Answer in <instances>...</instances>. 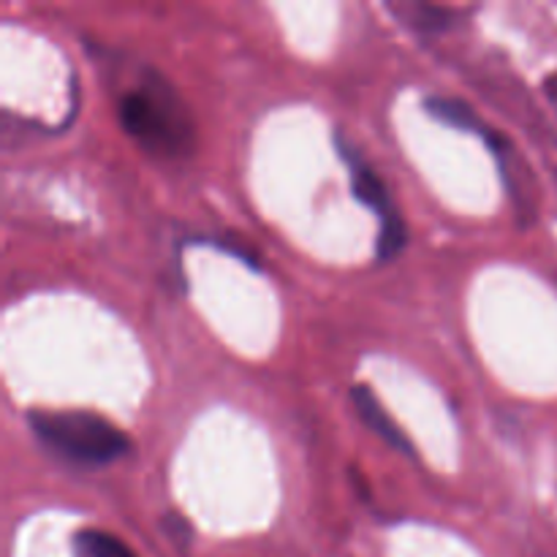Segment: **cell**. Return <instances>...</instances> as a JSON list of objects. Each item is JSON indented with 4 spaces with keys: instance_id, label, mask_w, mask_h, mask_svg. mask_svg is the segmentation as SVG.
Masks as SVG:
<instances>
[{
    "instance_id": "obj_1",
    "label": "cell",
    "mask_w": 557,
    "mask_h": 557,
    "mask_svg": "<svg viewBox=\"0 0 557 557\" xmlns=\"http://www.w3.org/2000/svg\"><path fill=\"white\" fill-rule=\"evenodd\" d=\"M120 123L150 152L188 156L194 150V120L158 71H145L139 85L120 98Z\"/></svg>"
},
{
    "instance_id": "obj_2",
    "label": "cell",
    "mask_w": 557,
    "mask_h": 557,
    "mask_svg": "<svg viewBox=\"0 0 557 557\" xmlns=\"http://www.w3.org/2000/svg\"><path fill=\"white\" fill-rule=\"evenodd\" d=\"M27 424L49 451L74 466H109L131 449L123 430L90 411H30Z\"/></svg>"
},
{
    "instance_id": "obj_3",
    "label": "cell",
    "mask_w": 557,
    "mask_h": 557,
    "mask_svg": "<svg viewBox=\"0 0 557 557\" xmlns=\"http://www.w3.org/2000/svg\"><path fill=\"white\" fill-rule=\"evenodd\" d=\"M337 147H341V152H343V161L351 166L354 196H357L364 207H370V210L379 212V218H381L379 248H375L379 250V259L381 261L397 259V256L403 253V248L408 245V232H406V223H403L400 212H397L395 205H392V196H389V190H386L384 180H381L379 174H375L373 169H370L368 163L357 156V150H354L351 145H346L341 136H337Z\"/></svg>"
},
{
    "instance_id": "obj_4",
    "label": "cell",
    "mask_w": 557,
    "mask_h": 557,
    "mask_svg": "<svg viewBox=\"0 0 557 557\" xmlns=\"http://www.w3.org/2000/svg\"><path fill=\"white\" fill-rule=\"evenodd\" d=\"M351 400L354 406H357L359 417H362V422L368 424L373 433H379V438H384L386 444L392 446V449L403 451V455L411 457L413 455V446L411 441L406 438V433H403L400 428L395 424V419L389 417V413L384 411V406L379 403V397L373 395V389L370 386H362L357 384L351 389Z\"/></svg>"
},
{
    "instance_id": "obj_5",
    "label": "cell",
    "mask_w": 557,
    "mask_h": 557,
    "mask_svg": "<svg viewBox=\"0 0 557 557\" xmlns=\"http://www.w3.org/2000/svg\"><path fill=\"white\" fill-rule=\"evenodd\" d=\"M424 109H428V114H433L435 120H441V123L451 125V128L457 131H482V123H479V117L473 114V109L468 107L466 101H460V98H446V96H433L424 101Z\"/></svg>"
},
{
    "instance_id": "obj_6",
    "label": "cell",
    "mask_w": 557,
    "mask_h": 557,
    "mask_svg": "<svg viewBox=\"0 0 557 557\" xmlns=\"http://www.w3.org/2000/svg\"><path fill=\"white\" fill-rule=\"evenodd\" d=\"M74 557H136L117 536L85 528L74 536Z\"/></svg>"
},
{
    "instance_id": "obj_7",
    "label": "cell",
    "mask_w": 557,
    "mask_h": 557,
    "mask_svg": "<svg viewBox=\"0 0 557 557\" xmlns=\"http://www.w3.org/2000/svg\"><path fill=\"white\" fill-rule=\"evenodd\" d=\"M397 14H406L408 25H413L422 33H441L449 30L455 25L457 14L444 5H430V3H408V5H395Z\"/></svg>"
}]
</instances>
